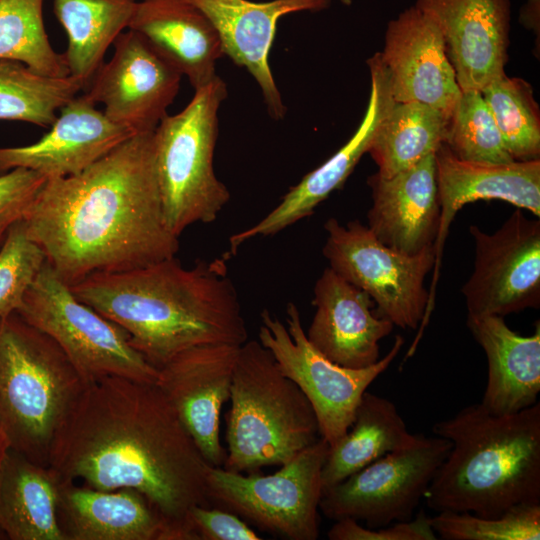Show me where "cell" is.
I'll return each instance as SVG.
<instances>
[{
    "label": "cell",
    "mask_w": 540,
    "mask_h": 540,
    "mask_svg": "<svg viewBox=\"0 0 540 540\" xmlns=\"http://www.w3.org/2000/svg\"><path fill=\"white\" fill-rule=\"evenodd\" d=\"M207 465L157 383L108 376L87 383L49 468L59 481L134 489L161 517L166 540H197L189 513L212 506Z\"/></svg>",
    "instance_id": "cell-1"
},
{
    "label": "cell",
    "mask_w": 540,
    "mask_h": 540,
    "mask_svg": "<svg viewBox=\"0 0 540 540\" xmlns=\"http://www.w3.org/2000/svg\"><path fill=\"white\" fill-rule=\"evenodd\" d=\"M154 131L132 135L76 175L46 180L28 207V236L69 287L175 257L179 237L164 219Z\"/></svg>",
    "instance_id": "cell-2"
},
{
    "label": "cell",
    "mask_w": 540,
    "mask_h": 540,
    "mask_svg": "<svg viewBox=\"0 0 540 540\" xmlns=\"http://www.w3.org/2000/svg\"><path fill=\"white\" fill-rule=\"evenodd\" d=\"M222 257L184 267L175 257L143 267L92 274L70 286L74 295L123 328L157 369L200 345L248 340L236 288Z\"/></svg>",
    "instance_id": "cell-3"
},
{
    "label": "cell",
    "mask_w": 540,
    "mask_h": 540,
    "mask_svg": "<svg viewBox=\"0 0 540 540\" xmlns=\"http://www.w3.org/2000/svg\"><path fill=\"white\" fill-rule=\"evenodd\" d=\"M451 443L424 496L436 511L494 518L540 504V403L497 415L481 403L432 427Z\"/></svg>",
    "instance_id": "cell-4"
},
{
    "label": "cell",
    "mask_w": 540,
    "mask_h": 540,
    "mask_svg": "<svg viewBox=\"0 0 540 540\" xmlns=\"http://www.w3.org/2000/svg\"><path fill=\"white\" fill-rule=\"evenodd\" d=\"M86 385L51 337L16 312L0 317V428L10 449L49 467Z\"/></svg>",
    "instance_id": "cell-5"
},
{
    "label": "cell",
    "mask_w": 540,
    "mask_h": 540,
    "mask_svg": "<svg viewBox=\"0 0 540 540\" xmlns=\"http://www.w3.org/2000/svg\"><path fill=\"white\" fill-rule=\"evenodd\" d=\"M229 400L226 470L281 466L321 437L310 402L258 340L239 348Z\"/></svg>",
    "instance_id": "cell-6"
},
{
    "label": "cell",
    "mask_w": 540,
    "mask_h": 540,
    "mask_svg": "<svg viewBox=\"0 0 540 540\" xmlns=\"http://www.w3.org/2000/svg\"><path fill=\"white\" fill-rule=\"evenodd\" d=\"M226 97V83L217 75L195 89L187 106L167 114L154 131L164 219L178 237L195 223L214 222L230 200L214 170L218 112Z\"/></svg>",
    "instance_id": "cell-7"
},
{
    "label": "cell",
    "mask_w": 540,
    "mask_h": 540,
    "mask_svg": "<svg viewBox=\"0 0 540 540\" xmlns=\"http://www.w3.org/2000/svg\"><path fill=\"white\" fill-rule=\"evenodd\" d=\"M16 313L51 337L89 383L108 376L157 383L128 333L79 300L46 261Z\"/></svg>",
    "instance_id": "cell-8"
},
{
    "label": "cell",
    "mask_w": 540,
    "mask_h": 540,
    "mask_svg": "<svg viewBox=\"0 0 540 540\" xmlns=\"http://www.w3.org/2000/svg\"><path fill=\"white\" fill-rule=\"evenodd\" d=\"M329 448L320 437L270 475H243L208 464L209 500L212 506L231 511L262 531L289 540H316L321 473Z\"/></svg>",
    "instance_id": "cell-9"
},
{
    "label": "cell",
    "mask_w": 540,
    "mask_h": 540,
    "mask_svg": "<svg viewBox=\"0 0 540 540\" xmlns=\"http://www.w3.org/2000/svg\"><path fill=\"white\" fill-rule=\"evenodd\" d=\"M260 319L258 341L272 354L281 372L304 393L316 415L320 436L329 446L349 430L363 394L404 345V338L396 335L382 359L365 368H348L333 362L309 342L294 303L286 306V324L267 309Z\"/></svg>",
    "instance_id": "cell-10"
},
{
    "label": "cell",
    "mask_w": 540,
    "mask_h": 540,
    "mask_svg": "<svg viewBox=\"0 0 540 540\" xmlns=\"http://www.w3.org/2000/svg\"><path fill=\"white\" fill-rule=\"evenodd\" d=\"M324 229L322 253L328 267L366 292L377 316L402 329L416 330L428 304L424 281L434 267V246L415 255L398 252L382 244L357 220L342 225L329 218Z\"/></svg>",
    "instance_id": "cell-11"
},
{
    "label": "cell",
    "mask_w": 540,
    "mask_h": 540,
    "mask_svg": "<svg viewBox=\"0 0 540 540\" xmlns=\"http://www.w3.org/2000/svg\"><path fill=\"white\" fill-rule=\"evenodd\" d=\"M450 448L447 439L417 434L412 444L324 489L319 509L334 521L352 518L368 528L410 520Z\"/></svg>",
    "instance_id": "cell-12"
},
{
    "label": "cell",
    "mask_w": 540,
    "mask_h": 540,
    "mask_svg": "<svg viewBox=\"0 0 540 540\" xmlns=\"http://www.w3.org/2000/svg\"><path fill=\"white\" fill-rule=\"evenodd\" d=\"M475 241L471 276L462 287L467 318L504 317L540 306V220L518 208L493 233L469 227Z\"/></svg>",
    "instance_id": "cell-13"
},
{
    "label": "cell",
    "mask_w": 540,
    "mask_h": 540,
    "mask_svg": "<svg viewBox=\"0 0 540 540\" xmlns=\"http://www.w3.org/2000/svg\"><path fill=\"white\" fill-rule=\"evenodd\" d=\"M88 86L86 95L105 116L134 133L154 131L167 115L183 77L137 32L128 29Z\"/></svg>",
    "instance_id": "cell-14"
},
{
    "label": "cell",
    "mask_w": 540,
    "mask_h": 540,
    "mask_svg": "<svg viewBox=\"0 0 540 540\" xmlns=\"http://www.w3.org/2000/svg\"><path fill=\"white\" fill-rule=\"evenodd\" d=\"M207 344L186 349L158 368L157 385L206 462L223 467L226 449L220 441V412L229 400L239 348Z\"/></svg>",
    "instance_id": "cell-15"
},
{
    "label": "cell",
    "mask_w": 540,
    "mask_h": 540,
    "mask_svg": "<svg viewBox=\"0 0 540 540\" xmlns=\"http://www.w3.org/2000/svg\"><path fill=\"white\" fill-rule=\"evenodd\" d=\"M381 60L395 102H419L451 117L461 89L442 33L426 12L411 6L389 21Z\"/></svg>",
    "instance_id": "cell-16"
},
{
    "label": "cell",
    "mask_w": 540,
    "mask_h": 540,
    "mask_svg": "<svg viewBox=\"0 0 540 540\" xmlns=\"http://www.w3.org/2000/svg\"><path fill=\"white\" fill-rule=\"evenodd\" d=\"M371 90L364 117L353 136L323 164L306 174L289 189L279 204L263 219L229 238V257L236 255L242 244L258 236L277 234L283 229L312 215L316 207L340 189L354 168L368 152L382 120L394 103L388 74L376 52L367 60Z\"/></svg>",
    "instance_id": "cell-17"
},
{
    "label": "cell",
    "mask_w": 540,
    "mask_h": 540,
    "mask_svg": "<svg viewBox=\"0 0 540 540\" xmlns=\"http://www.w3.org/2000/svg\"><path fill=\"white\" fill-rule=\"evenodd\" d=\"M437 23L461 91H481L505 75L510 0H416Z\"/></svg>",
    "instance_id": "cell-18"
},
{
    "label": "cell",
    "mask_w": 540,
    "mask_h": 540,
    "mask_svg": "<svg viewBox=\"0 0 540 540\" xmlns=\"http://www.w3.org/2000/svg\"><path fill=\"white\" fill-rule=\"evenodd\" d=\"M440 223L427 312L434 308L442 252L457 212L478 200H502L540 217V159L489 164L457 158L443 143L435 152Z\"/></svg>",
    "instance_id": "cell-19"
},
{
    "label": "cell",
    "mask_w": 540,
    "mask_h": 540,
    "mask_svg": "<svg viewBox=\"0 0 540 540\" xmlns=\"http://www.w3.org/2000/svg\"><path fill=\"white\" fill-rule=\"evenodd\" d=\"M96 106L85 93L74 97L35 143L0 148V172L22 167L47 180L76 175L136 134Z\"/></svg>",
    "instance_id": "cell-20"
},
{
    "label": "cell",
    "mask_w": 540,
    "mask_h": 540,
    "mask_svg": "<svg viewBox=\"0 0 540 540\" xmlns=\"http://www.w3.org/2000/svg\"><path fill=\"white\" fill-rule=\"evenodd\" d=\"M312 305L315 313L306 336L318 351L354 369L379 360V342L394 325L375 314V304L366 292L327 267L315 283Z\"/></svg>",
    "instance_id": "cell-21"
},
{
    "label": "cell",
    "mask_w": 540,
    "mask_h": 540,
    "mask_svg": "<svg viewBox=\"0 0 540 540\" xmlns=\"http://www.w3.org/2000/svg\"><path fill=\"white\" fill-rule=\"evenodd\" d=\"M216 28L223 54L248 70L260 87L269 115L282 119L286 106L273 78L269 53L280 17L293 12L320 11L331 0H188Z\"/></svg>",
    "instance_id": "cell-22"
},
{
    "label": "cell",
    "mask_w": 540,
    "mask_h": 540,
    "mask_svg": "<svg viewBox=\"0 0 540 540\" xmlns=\"http://www.w3.org/2000/svg\"><path fill=\"white\" fill-rule=\"evenodd\" d=\"M367 182V227L382 244L408 255L434 246L440 223L435 153L391 177L375 173Z\"/></svg>",
    "instance_id": "cell-23"
},
{
    "label": "cell",
    "mask_w": 540,
    "mask_h": 540,
    "mask_svg": "<svg viewBox=\"0 0 540 540\" xmlns=\"http://www.w3.org/2000/svg\"><path fill=\"white\" fill-rule=\"evenodd\" d=\"M128 29L140 34L194 90L217 76L216 63L224 55L218 32L188 0H140Z\"/></svg>",
    "instance_id": "cell-24"
},
{
    "label": "cell",
    "mask_w": 540,
    "mask_h": 540,
    "mask_svg": "<svg viewBox=\"0 0 540 540\" xmlns=\"http://www.w3.org/2000/svg\"><path fill=\"white\" fill-rule=\"evenodd\" d=\"M57 518L64 540H166L161 517L134 489L59 481Z\"/></svg>",
    "instance_id": "cell-25"
},
{
    "label": "cell",
    "mask_w": 540,
    "mask_h": 540,
    "mask_svg": "<svg viewBox=\"0 0 540 540\" xmlns=\"http://www.w3.org/2000/svg\"><path fill=\"white\" fill-rule=\"evenodd\" d=\"M467 327L482 347L488 364L481 404L497 415L534 405L540 393V323L532 335L508 327L501 316L467 318Z\"/></svg>",
    "instance_id": "cell-26"
},
{
    "label": "cell",
    "mask_w": 540,
    "mask_h": 540,
    "mask_svg": "<svg viewBox=\"0 0 540 540\" xmlns=\"http://www.w3.org/2000/svg\"><path fill=\"white\" fill-rule=\"evenodd\" d=\"M59 480L8 448L0 463V530L9 540H64L57 518Z\"/></svg>",
    "instance_id": "cell-27"
},
{
    "label": "cell",
    "mask_w": 540,
    "mask_h": 540,
    "mask_svg": "<svg viewBox=\"0 0 540 540\" xmlns=\"http://www.w3.org/2000/svg\"><path fill=\"white\" fill-rule=\"evenodd\" d=\"M416 437L392 401L365 391L351 427L329 448L321 473L323 490L385 454L412 444Z\"/></svg>",
    "instance_id": "cell-28"
},
{
    "label": "cell",
    "mask_w": 540,
    "mask_h": 540,
    "mask_svg": "<svg viewBox=\"0 0 540 540\" xmlns=\"http://www.w3.org/2000/svg\"><path fill=\"white\" fill-rule=\"evenodd\" d=\"M137 0H54V13L67 34L63 53L69 74L86 87L106 51L128 28ZM86 89V88H85Z\"/></svg>",
    "instance_id": "cell-29"
},
{
    "label": "cell",
    "mask_w": 540,
    "mask_h": 540,
    "mask_svg": "<svg viewBox=\"0 0 540 540\" xmlns=\"http://www.w3.org/2000/svg\"><path fill=\"white\" fill-rule=\"evenodd\" d=\"M450 117L419 102H395L378 127L368 152L377 174L391 177L434 154L445 143Z\"/></svg>",
    "instance_id": "cell-30"
},
{
    "label": "cell",
    "mask_w": 540,
    "mask_h": 540,
    "mask_svg": "<svg viewBox=\"0 0 540 540\" xmlns=\"http://www.w3.org/2000/svg\"><path fill=\"white\" fill-rule=\"evenodd\" d=\"M85 88L75 76H47L22 62L0 59V120L50 127L58 111Z\"/></svg>",
    "instance_id": "cell-31"
},
{
    "label": "cell",
    "mask_w": 540,
    "mask_h": 540,
    "mask_svg": "<svg viewBox=\"0 0 540 540\" xmlns=\"http://www.w3.org/2000/svg\"><path fill=\"white\" fill-rule=\"evenodd\" d=\"M44 0H0V59L24 63L47 76H68L63 54L57 53L45 30Z\"/></svg>",
    "instance_id": "cell-32"
},
{
    "label": "cell",
    "mask_w": 540,
    "mask_h": 540,
    "mask_svg": "<svg viewBox=\"0 0 540 540\" xmlns=\"http://www.w3.org/2000/svg\"><path fill=\"white\" fill-rule=\"evenodd\" d=\"M480 92L511 157L515 161L540 159V112L531 85L505 74Z\"/></svg>",
    "instance_id": "cell-33"
},
{
    "label": "cell",
    "mask_w": 540,
    "mask_h": 540,
    "mask_svg": "<svg viewBox=\"0 0 540 540\" xmlns=\"http://www.w3.org/2000/svg\"><path fill=\"white\" fill-rule=\"evenodd\" d=\"M445 144L459 159L502 164L515 161L506 149L480 91H462L450 117Z\"/></svg>",
    "instance_id": "cell-34"
},
{
    "label": "cell",
    "mask_w": 540,
    "mask_h": 540,
    "mask_svg": "<svg viewBox=\"0 0 540 540\" xmlns=\"http://www.w3.org/2000/svg\"><path fill=\"white\" fill-rule=\"evenodd\" d=\"M429 523L444 540H539L540 504L517 506L494 518L441 511Z\"/></svg>",
    "instance_id": "cell-35"
},
{
    "label": "cell",
    "mask_w": 540,
    "mask_h": 540,
    "mask_svg": "<svg viewBox=\"0 0 540 540\" xmlns=\"http://www.w3.org/2000/svg\"><path fill=\"white\" fill-rule=\"evenodd\" d=\"M46 262L42 248L20 219L6 231L0 247V317L16 312Z\"/></svg>",
    "instance_id": "cell-36"
},
{
    "label": "cell",
    "mask_w": 540,
    "mask_h": 540,
    "mask_svg": "<svg viewBox=\"0 0 540 540\" xmlns=\"http://www.w3.org/2000/svg\"><path fill=\"white\" fill-rule=\"evenodd\" d=\"M330 540H435L434 530L422 511L414 519L397 521L380 528L361 526L352 518H341L329 529Z\"/></svg>",
    "instance_id": "cell-37"
},
{
    "label": "cell",
    "mask_w": 540,
    "mask_h": 540,
    "mask_svg": "<svg viewBox=\"0 0 540 540\" xmlns=\"http://www.w3.org/2000/svg\"><path fill=\"white\" fill-rule=\"evenodd\" d=\"M41 174L22 167L0 175V231L23 219L36 194L46 182Z\"/></svg>",
    "instance_id": "cell-38"
},
{
    "label": "cell",
    "mask_w": 540,
    "mask_h": 540,
    "mask_svg": "<svg viewBox=\"0 0 540 540\" xmlns=\"http://www.w3.org/2000/svg\"><path fill=\"white\" fill-rule=\"evenodd\" d=\"M197 540H260L237 514L217 506H194L189 513Z\"/></svg>",
    "instance_id": "cell-39"
},
{
    "label": "cell",
    "mask_w": 540,
    "mask_h": 540,
    "mask_svg": "<svg viewBox=\"0 0 540 540\" xmlns=\"http://www.w3.org/2000/svg\"><path fill=\"white\" fill-rule=\"evenodd\" d=\"M519 22L531 30L539 39L540 35V0H526L519 11Z\"/></svg>",
    "instance_id": "cell-40"
},
{
    "label": "cell",
    "mask_w": 540,
    "mask_h": 540,
    "mask_svg": "<svg viewBox=\"0 0 540 540\" xmlns=\"http://www.w3.org/2000/svg\"><path fill=\"white\" fill-rule=\"evenodd\" d=\"M8 448H9L8 443H7L6 438H5L3 432H2V430L0 428V463H1V461H2V459H3V457H4V455H5Z\"/></svg>",
    "instance_id": "cell-41"
},
{
    "label": "cell",
    "mask_w": 540,
    "mask_h": 540,
    "mask_svg": "<svg viewBox=\"0 0 540 540\" xmlns=\"http://www.w3.org/2000/svg\"><path fill=\"white\" fill-rule=\"evenodd\" d=\"M338 1H340L342 4L347 5V6L351 5L354 2V0H338Z\"/></svg>",
    "instance_id": "cell-42"
},
{
    "label": "cell",
    "mask_w": 540,
    "mask_h": 540,
    "mask_svg": "<svg viewBox=\"0 0 540 540\" xmlns=\"http://www.w3.org/2000/svg\"><path fill=\"white\" fill-rule=\"evenodd\" d=\"M4 236H5V233H2V232L0 231V247H1L2 242H3V240H4Z\"/></svg>",
    "instance_id": "cell-43"
},
{
    "label": "cell",
    "mask_w": 540,
    "mask_h": 540,
    "mask_svg": "<svg viewBox=\"0 0 540 540\" xmlns=\"http://www.w3.org/2000/svg\"><path fill=\"white\" fill-rule=\"evenodd\" d=\"M1 539H6L5 535L3 534V532L0 530V540Z\"/></svg>",
    "instance_id": "cell-44"
}]
</instances>
